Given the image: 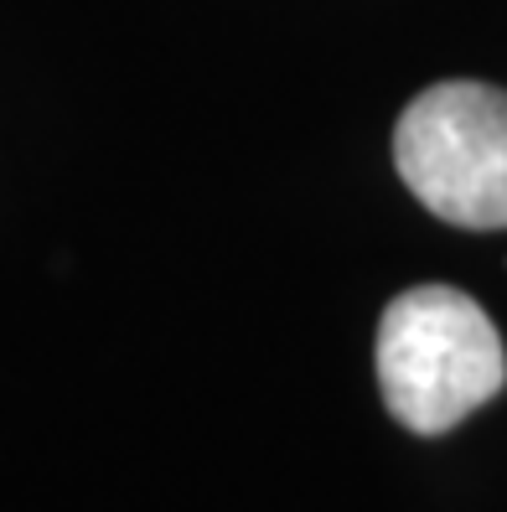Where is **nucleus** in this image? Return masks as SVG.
I'll use <instances>...</instances> for the list:
<instances>
[{
	"instance_id": "f257e3e1",
	"label": "nucleus",
	"mask_w": 507,
	"mask_h": 512,
	"mask_svg": "<svg viewBox=\"0 0 507 512\" xmlns=\"http://www.w3.org/2000/svg\"><path fill=\"white\" fill-rule=\"evenodd\" d=\"M378 388L404 430H456L507 388V352L492 316L451 285L394 295L378 321Z\"/></svg>"
},
{
	"instance_id": "f03ea898",
	"label": "nucleus",
	"mask_w": 507,
	"mask_h": 512,
	"mask_svg": "<svg viewBox=\"0 0 507 512\" xmlns=\"http://www.w3.org/2000/svg\"><path fill=\"white\" fill-rule=\"evenodd\" d=\"M394 166L440 223L507 228V94L492 83H435L399 114Z\"/></svg>"
}]
</instances>
